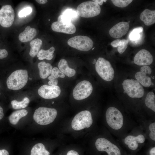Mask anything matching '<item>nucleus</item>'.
<instances>
[{
	"label": "nucleus",
	"mask_w": 155,
	"mask_h": 155,
	"mask_svg": "<svg viewBox=\"0 0 155 155\" xmlns=\"http://www.w3.org/2000/svg\"><path fill=\"white\" fill-rule=\"evenodd\" d=\"M68 44L70 46L77 50L86 51L91 49L94 43L92 40L86 36L78 35L69 38Z\"/></svg>",
	"instance_id": "obj_10"
},
{
	"label": "nucleus",
	"mask_w": 155,
	"mask_h": 155,
	"mask_svg": "<svg viewBox=\"0 0 155 155\" xmlns=\"http://www.w3.org/2000/svg\"><path fill=\"white\" fill-rule=\"evenodd\" d=\"M55 50L53 46H52L46 50L42 49L39 51L37 55L38 59L42 60L46 59L48 60L52 59L54 57L53 53Z\"/></svg>",
	"instance_id": "obj_26"
},
{
	"label": "nucleus",
	"mask_w": 155,
	"mask_h": 155,
	"mask_svg": "<svg viewBox=\"0 0 155 155\" xmlns=\"http://www.w3.org/2000/svg\"><path fill=\"white\" fill-rule=\"evenodd\" d=\"M65 75L57 67H54L52 69L51 75L48 77V79L50 80L57 79L58 78H63Z\"/></svg>",
	"instance_id": "obj_30"
},
{
	"label": "nucleus",
	"mask_w": 155,
	"mask_h": 155,
	"mask_svg": "<svg viewBox=\"0 0 155 155\" xmlns=\"http://www.w3.org/2000/svg\"><path fill=\"white\" fill-rule=\"evenodd\" d=\"M0 155H9V153L8 151L5 149H0Z\"/></svg>",
	"instance_id": "obj_41"
},
{
	"label": "nucleus",
	"mask_w": 155,
	"mask_h": 155,
	"mask_svg": "<svg viewBox=\"0 0 155 155\" xmlns=\"http://www.w3.org/2000/svg\"><path fill=\"white\" fill-rule=\"evenodd\" d=\"M61 92L60 88L58 86H52L44 85L40 87L38 93L42 98L47 99L56 98L59 96Z\"/></svg>",
	"instance_id": "obj_14"
},
{
	"label": "nucleus",
	"mask_w": 155,
	"mask_h": 155,
	"mask_svg": "<svg viewBox=\"0 0 155 155\" xmlns=\"http://www.w3.org/2000/svg\"><path fill=\"white\" fill-rule=\"evenodd\" d=\"M5 111L3 107L0 104V123L4 120Z\"/></svg>",
	"instance_id": "obj_38"
},
{
	"label": "nucleus",
	"mask_w": 155,
	"mask_h": 155,
	"mask_svg": "<svg viewBox=\"0 0 155 155\" xmlns=\"http://www.w3.org/2000/svg\"><path fill=\"white\" fill-rule=\"evenodd\" d=\"M58 83V81L57 79L50 80L48 84L50 86H57Z\"/></svg>",
	"instance_id": "obj_39"
},
{
	"label": "nucleus",
	"mask_w": 155,
	"mask_h": 155,
	"mask_svg": "<svg viewBox=\"0 0 155 155\" xmlns=\"http://www.w3.org/2000/svg\"><path fill=\"white\" fill-rule=\"evenodd\" d=\"M93 1L95 2L96 3H97L99 5H102L104 2H106V0H94Z\"/></svg>",
	"instance_id": "obj_44"
},
{
	"label": "nucleus",
	"mask_w": 155,
	"mask_h": 155,
	"mask_svg": "<svg viewBox=\"0 0 155 155\" xmlns=\"http://www.w3.org/2000/svg\"><path fill=\"white\" fill-rule=\"evenodd\" d=\"M29 102L30 100L29 98L26 97L21 101L12 100L11 102V104L13 109H18L26 107L28 106Z\"/></svg>",
	"instance_id": "obj_28"
},
{
	"label": "nucleus",
	"mask_w": 155,
	"mask_h": 155,
	"mask_svg": "<svg viewBox=\"0 0 155 155\" xmlns=\"http://www.w3.org/2000/svg\"><path fill=\"white\" fill-rule=\"evenodd\" d=\"M28 113V111L24 109L15 111L8 117V121L12 125H16L18 123L20 119L26 116Z\"/></svg>",
	"instance_id": "obj_21"
},
{
	"label": "nucleus",
	"mask_w": 155,
	"mask_h": 155,
	"mask_svg": "<svg viewBox=\"0 0 155 155\" xmlns=\"http://www.w3.org/2000/svg\"><path fill=\"white\" fill-rule=\"evenodd\" d=\"M129 27L128 22H120L113 26L109 31V34L112 37L119 38L125 35Z\"/></svg>",
	"instance_id": "obj_16"
},
{
	"label": "nucleus",
	"mask_w": 155,
	"mask_h": 155,
	"mask_svg": "<svg viewBox=\"0 0 155 155\" xmlns=\"http://www.w3.org/2000/svg\"><path fill=\"white\" fill-rule=\"evenodd\" d=\"M57 21L60 23L65 24H69L71 22L70 19L63 15H60L58 17Z\"/></svg>",
	"instance_id": "obj_34"
},
{
	"label": "nucleus",
	"mask_w": 155,
	"mask_h": 155,
	"mask_svg": "<svg viewBox=\"0 0 155 155\" xmlns=\"http://www.w3.org/2000/svg\"><path fill=\"white\" fill-rule=\"evenodd\" d=\"M50 152L47 150L41 143H38L32 147L30 152V155H50Z\"/></svg>",
	"instance_id": "obj_25"
},
{
	"label": "nucleus",
	"mask_w": 155,
	"mask_h": 155,
	"mask_svg": "<svg viewBox=\"0 0 155 155\" xmlns=\"http://www.w3.org/2000/svg\"><path fill=\"white\" fill-rule=\"evenodd\" d=\"M105 121L109 131L120 138L129 132L136 126L132 119L125 116L117 108L109 107L106 111Z\"/></svg>",
	"instance_id": "obj_1"
},
{
	"label": "nucleus",
	"mask_w": 155,
	"mask_h": 155,
	"mask_svg": "<svg viewBox=\"0 0 155 155\" xmlns=\"http://www.w3.org/2000/svg\"><path fill=\"white\" fill-rule=\"evenodd\" d=\"M140 71L147 74H150L152 73V69L148 66H144L141 68Z\"/></svg>",
	"instance_id": "obj_37"
},
{
	"label": "nucleus",
	"mask_w": 155,
	"mask_h": 155,
	"mask_svg": "<svg viewBox=\"0 0 155 155\" xmlns=\"http://www.w3.org/2000/svg\"><path fill=\"white\" fill-rule=\"evenodd\" d=\"M140 18L146 26H150L154 24L155 22V11L148 9H145L141 13Z\"/></svg>",
	"instance_id": "obj_19"
},
{
	"label": "nucleus",
	"mask_w": 155,
	"mask_h": 155,
	"mask_svg": "<svg viewBox=\"0 0 155 155\" xmlns=\"http://www.w3.org/2000/svg\"><path fill=\"white\" fill-rule=\"evenodd\" d=\"M93 123L91 113L88 111L84 110L79 112L75 116L71 125L74 130L79 131L90 127Z\"/></svg>",
	"instance_id": "obj_6"
},
{
	"label": "nucleus",
	"mask_w": 155,
	"mask_h": 155,
	"mask_svg": "<svg viewBox=\"0 0 155 155\" xmlns=\"http://www.w3.org/2000/svg\"><path fill=\"white\" fill-rule=\"evenodd\" d=\"M37 32L35 28L27 26L25 28L24 30L19 34V39L22 42L30 41L35 37Z\"/></svg>",
	"instance_id": "obj_18"
},
{
	"label": "nucleus",
	"mask_w": 155,
	"mask_h": 155,
	"mask_svg": "<svg viewBox=\"0 0 155 155\" xmlns=\"http://www.w3.org/2000/svg\"><path fill=\"white\" fill-rule=\"evenodd\" d=\"M153 57L150 53L145 49L139 51L134 58V62L138 65L147 66L153 62Z\"/></svg>",
	"instance_id": "obj_15"
},
{
	"label": "nucleus",
	"mask_w": 155,
	"mask_h": 155,
	"mask_svg": "<svg viewBox=\"0 0 155 155\" xmlns=\"http://www.w3.org/2000/svg\"><path fill=\"white\" fill-rule=\"evenodd\" d=\"M57 114V110L54 108L40 107L35 110L33 118L37 124L46 125L51 124L54 121Z\"/></svg>",
	"instance_id": "obj_5"
},
{
	"label": "nucleus",
	"mask_w": 155,
	"mask_h": 155,
	"mask_svg": "<svg viewBox=\"0 0 155 155\" xmlns=\"http://www.w3.org/2000/svg\"><path fill=\"white\" fill-rule=\"evenodd\" d=\"M28 79V73L27 70H17L12 73L7 77L6 84L8 89L18 90L25 86Z\"/></svg>",
	"instance_id": "obj_4"
},
{
	"label": "nucleus",
	"mask_w": 155,
	"mask_h": 155,
	"mask_svg": "<svg viewBox=\"0 0 155 155\" xmlns=\"http://www.w3.org/2000/svg\"><path fill=\"white\" fill-rule=\"evenodd\" d=\"M66 155H79L78 153L74 150H70L68 152Z\"/></svg>",
	"instance_id": "obj_42"
},
{
	"label": "nucleus",
	"mask_w": 155,
	"mask_h": 155,
	"mask_svg": "<svg viewBox=\"0 0 155 155\" xmlns=\"http://www.w3.org/2000/svg\"><path fill=\"white\" fill-rule=\"evenodd\" d=\"M51 28L54 31L67 34H73L76 30L75 26L72 22L65 24L55 22L52 24Z\"/></svg>",
	"instance_id": "obj_17"
},
{
	"label": "nucleus",
	"mask_w": 155,
	"mask_h": 155,
	"mask_svg": "<svg viewBox=\"0 0 155 155\" xmlns=\"http://www.w3.org/2000/svg\"><path fill=\"white\" fill-rule=\"evenodd\" d=\"M129 42L128 39L121 40L117 48V51L120 54L123 53L127 48Z\"/></svg>",
	"instance_id": "obj_33"
},
{
	"label": "nucleus",
	"mask_w": 155,
	"mask_h": 155,
	"mask_svg": "<svg viewBox=\"0 0 155 155\" xmlns=\"http://www.w3.org/2000/svg\"><path fill=\"white\" fill-rule=\"evenodd\" d=\"M150 155H155V147L154 146L150 148L149 152Z\"/></svg>",
	"instance_id": "obj_43"
},
{
	"label": "nucleus",
	"mask_w": 155,
	"mask_h": 155,
	"mask_svg": "<svg viewBox=\"0 0 155 155\" xmlns=\"http://www.w3.org/2000/svg\"><path fill=\"white\" fill-rule=\"evenodd\" d=\"M94 49V48H93V49H92V50H93Z\"/></svg>",
	"instance_id": "obj_48"
},
{
	"label": "nucleus",
	"mask_w": 155,
	"mask_h": 155,
	"mask_svg": "<svg viewBox=\"0 0 155 155\" xmlns=\"http://www.w3.org/2000/svg\"><path fill=\"white\" fill-rule=\"evenodd\" d=\"M124 93H125L126 92H125L124 91Z\"/></svg>",
	"instance_id": "obj_47"
},
{
	"label": "nucleus",
	"mask_w": 155,
	"mask_h": 155,
	"mask_svg": "<svg viewBox=\"0 0 155 155\" xmlns=\"http://www.w3.org/2000/svg\"><path fill=\"white\" fill-rule=\"evenodd\" d=\"M95 69L98 75L103 80L110 81L114 77V70L108 60L102 57H99L95 64Z\"/></svg>",
	"instance_id": "obj_8"
},
{
	"label": "nucleus",
	"mask_w": 155,
	"mask_h": 155,
	"mask_svg": "<svg viewBox=\"0 0 155 155\" xmlns=\"http://www.w3.org/2000/svg\"><path fill=\"white\" fill-rule=\"evenodd\" d=\"M109 131L106 137H98L94 145L97 150L106 152L107 155H121L118 142Z\"/></svg>",
	"instance_id": "obj_3"
},
{
	"label": "nucleus",
	"mask_w": 155,
	"mask_h": 155,
	"mask_svg": "<svg viewBox=\"0 0 155 155\" xmlns=\"http://www.w3.org/2000/svg\"><path fill=\"white\" fill-rule=\"evenodd\" d=\"M15 18L14 11L12 6L3 4L0 8V27L8 28L12 25Z\"/></svg>",
	"instance_id": "obj_11"
},
{
	"label": "nucleus",
	"mask_w": 155,
	"mask_h": 155,
	"mask_svg": "<svg viewBox=\"0 0 155 155\" xmlns=\"http://www.w3.org/2000/svg\"><path fill=\"white\" fill-rule=\"evenodd\" d=\"M40 76L42 79L47 78L51 74L53 69V67L50 63L41 61L38 64Z\"/></svg>",
	"instance_id": "obj_22"
},
{
	"label": "nucleus",
	"mask_w": 155,
	"mask_h": 155,
	"mask_svg": "<svg viewBox=\"0 0 155 155\" xmlns=\"http://www.w3.org/2000/svg\"><path fill=\"white\" fill-rule=\"evenodd\" d=\"M142 128L149 142L154 145L155 142V119H141L137 120Z\"/></svg>",
	"instance_id": "obj_13"
},
{
	"label": "nucleus",
	"mask_w": 155,
	"mask_h": 155,
	"mask_svg": "<svg viewBox=\"0 0 155 155\" xmlns=\"http://www.w3.org/2000/svg\"><path fill=\"white\" fill-rule=\"evenodd\" d=\"M78 15L83 18H92L98 15L101 11L100 6L93 1L84 2L78 6Z\"/></svg>",
	"instance_id": "obj_7"
},
{
	"label": "nucleus",
	"mask_w": 155,
	"mask_h": 155,
	"mask_svg": "<svg viewBox=\"0 0 155 155\" xmlns=\"http://www.w3.org/2000/svg\"><path fill=\"white\" fill-rule=\"evenodd\" d=\"M42 44V40L38 38H35L30 42L29 54L31 57H34L37 55Z\"/></svg>",
	"instance_id": "obj_24"
},
{
	"label": "nucleus",
	"mask_w": 155,
	"mask_h": 155,
	"mask_svg": "<svg viewBox=\"0 0 155 155\" xmlns=\"http://www.w3.org/2000/svg\"><path fill=\"white\" fill-rule=\"evenodd\" d=\"M121 40V39H118L113 41L111 43V45L114 47H118L119 44Z\"/></svg>",
	"instance_id": "obj_40"
},
{
	"label": "nucleus",
	"mask_w": 155,
	"mask_h": 155,
	"mask_svg": "<svg viewBox=\"0 0 155 155\" xmlns=\"http://www.w3.org/2000/svg\"><path fill=\"white\" fill-rule=\"evenodd\" d=\"M111 1L115 6L119 7H125L132 1V0H112Z\"/></svg>",
	"instance_id": "obj_32"
},
{
	"label": "nucleus",
	"mask_w": 155,
	"mask_h": 155,
	"mask_svg": "<svg viewBox=\"0 0 155 155\" xmlns=\"http://www.w3.org/2000/svg\"><path fill=\"white\" fill-rule=\"evenodd\" d=\"M143 31V28L142 27H139L133 29L129 34V38L131 40L138 41L141 37V33Z\"/></svg>",
	"instance_id": "obj_29"
},
{
	"label": "nucleus",
	"mask_w": 155,
	"mask_h": 155,
	"mask_svg": "<svg viewBox=\"0 0 155 155\" xmlns=\"http://www.w3.org/2000/svg\"><path fill=\"white\" fill-rule=\"evenodd\" d=\"M118 139V142L122 143L133 151L144 145L147 140L144 131L140 125L135 126L129 132Z\"/></svg>",
	"instance_id": "obj_2"
},
{
	"label": "nucleus",
	"mask_w": 155,
	"mask_h": 155,
	"mask_svg": "<svg viewBox=\"0 0 155 155\" xmlns=\"http://www.w3.org/2000/svg\"><path fill=\"white\" fill-rule=\"evenodd\" d=\"M146 73L140 71L137 72L135 75V77L137 80L143 86L148 87L152 84L151 78L147 76Z\"/></svg>",
	"instance_id": "obj_23"
},
{
	"label": "nucleus",
	"mask_w": 155,
	"mask_h": 155,
	"mask_svg": "<svg viewBox=\"0 0 155 155\" xmlns=\"http://www.w3.org/2000/svg\"><path fill=\"white\" fill-rule=\"evenodd\" d=\"M144 103L147 108L155 113V96L153 92H150L147 94Z\"/></svg>",
	"instance_id": "obj_27"
},
{
	"label": "nucleus",
	"mask_w": 155,
	"mask_h": 155,
	"mask_svg": "<svg viewBox=\"0 0 155 155\" xmlns=\"http://www.w3.org/2000/svg\"><path fill=\"white\" fill-rule=\"evenodd\" d=\"M32 11V9L30 7H26L19 12V16L20 17H26L30 14Z\"/></svg>",
	"instance_id": "obj_35"
},
{
	"label": "nucleus",
	"mask_w": 155,
	"mask_h": 155,
	"mask_svg": "<svg viewBox=\"0 0 155 155\" xmlns=\"http://www.w3.org/2000/svg\"><path fill=\"white\" fill-rule=\"evenodd\" d=\"M0 46V60L6 59L8 56V52L6 49Z\"/></svg>",
	"instance_id": "obj_36"
},
{
	"label": "nucleus",
	"mask_w": 155,
	"mask_h": 155,
	"mask_svg": "<svg viewBox=\"0 0 155 155\" xmlns=\"http://www.w3.org/2000/svg\"><path fill=\"white\" fill-rule=\"evenodd\" d=\"M122 84L125 91L130 97L140 98L143 96L144 88L137 80L126 79L123 81Z\"/></svg>",
	"instance_id": "obj_9"
},
{
	"label": "nucleus",
	"mask_w": 155,
	"mask_h": 155,
	"mask_svg": "<svg viewBox=\"0 0 155 155\" xmlns=\"http://www.w3.org/2000/svg\"><path fill=\"white\" fill-rule=\"evenodd\" d=\"M68 18L71 21L75 20L78 19V15L76 11L71 9H67L65 10L63 14Z\"/></svg>",
	"instance_id": "obj_31"
},
{
	"label": "nucleus",
	"mask_w": 155,
	"mask_h": 155,
	"mask_svg": "<svg viewBox=\"0 0 155 155\" xmlns=\"http://www.w3.org/2000/svg\"><path fill=\"white\" fill-rule=\"evenodd\" d=\"M58 66L60 71L68 77H72L76 73L75 70L69 67L67 61L64 59H62L60 60Z\"/></svg>",
	"instance_id": "obj_20"
},
{
	"label": "nucleus",
	"mask_w": 155,
	"mask_h": 155,
	"mask_svg": "<svg viewBox=\"0 0 155 155\" xmlns=\"http://www.w3.org/2000/svg\"><path fill=\"white\" fill-rule=\"evenodd\" d=\"M1 88V84L0 83V89ZM1 95V93H0V95Z\"/></svg>",
	"instance_id": "obj_46"
},
{
	"label": "nucleus",
	"mask_w": 155,
	"mask_h": 155,
	"mask_svg": "<svg viewBox=\"0 0 155 155\" xmlns=\"http://www.w3.org/2000/svg\"><path fill=\"white\" fill-rule=\"evenodd\" d=\"M36 1L38 3L41 4H45L47 2L46 0H36Z\"/></svg>",
	"instance_id": "obj_45"
},
{
	"label": "nucleus",
	"mask_w": 155,
	"mask_h": 155,
	"mask_svg": "<svg viewBox=\"0 0 155 155\" xmlns=\"http://www.w3.org/2000/svg\"><path fill=\"white\" fill-rule=\"evenodd\" d=\"M93 86L89 81L84 80L78 83L73 91V98L77 100H83L88 97L93 91Z\"/></svg>",
	"instance_id": "obj_12"
}]
</instances>
